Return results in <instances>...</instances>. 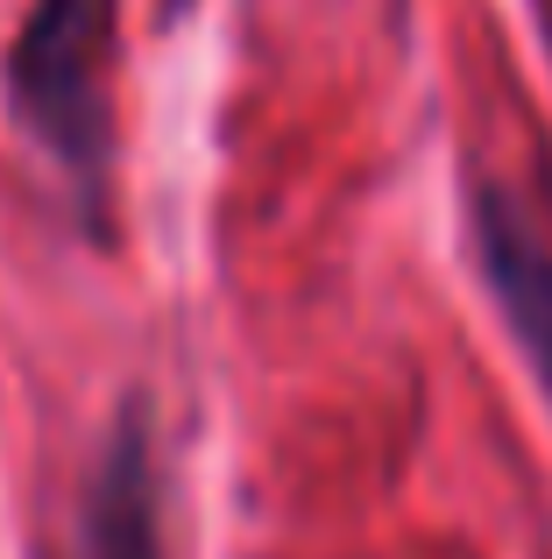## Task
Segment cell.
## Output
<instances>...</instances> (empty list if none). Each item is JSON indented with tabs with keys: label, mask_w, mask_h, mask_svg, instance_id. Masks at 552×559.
Segmentation results:
<instances>
[{
	"label": "cell",
	"mask_w": 552,
	"mask_h": 559,
	"mask_svg": "<svg viewBox=\"0 0 552 559\" xmlns=\"http://www.w3.org/2000/svg\"><path fill=\"white\" fill-rule=\"evenodd\" d=\"M107 14L99 0H36L8 50V99L36 142L64 164V178L85 191V205H99L107 191V156H113V128H107Z\"/></svg>",
	"instance_id": "cell-1"
},
{
	"label": "cell",
	"mask_w": 552,
	"mask_h": 559,
	"mask_svg": "<svg viewBox=\"0 0 552 559\" xmlns=\"http://www.w3.org/2000/svg\"><path fill=\"white\" fill-rule=\"evenodd\" d=\"M539 28H545V50H552V0L539 8Z\"/></svg>",
	"instance_id": "cell-4"
},
{
	"label": "cell",
	"mask_w": 552,
	"mask_h": 559,
	"mask_svg": "<svg viewBox=\"0 0 552 559\" xmlns=\"http://www.w3.org/2000/svg\"><path fill=\"white\" fill-rule=\"evenodd\" d=\"M468 234H475V262H482L489 290H496L503 326L517 333L531 376H539L545 396H552V248L539 241L525 205L503 199L496 185H475Z\"/></svg>",
	"instance_id": "cell-2"
},
{
	"label": "cell",
	"mask_w": 552,
	"mask_h": 559,
	"mask_svg": "<svg viewBox=\"0 0 552 559\" xmlns=\"http://www.w3.org/2000/svg\"><path fill=\"white\" fill-rule=\"evenodd\" d=\"M71 559H164L156 461H149V418L142 411H121L113 439L99 447V467L79 503V552Z\"/></svg>",
	"instance_id": "cell-3"
}]
</instances>
